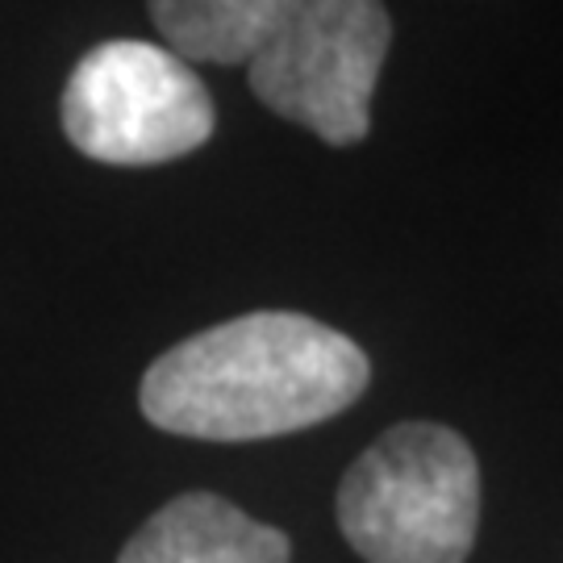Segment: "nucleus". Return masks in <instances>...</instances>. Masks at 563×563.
Segmentation results:
<instances>
[{
    "label": "nucleus",
    "instance_id": "nucleus-1",
    "mask_svg": "<svg viewBox=\"0 0 563 563\" xmlns=\"http://www.w3.org/2000/svg\"><path fill=\"white\" fill-rule=\"evenodd\" d=\"M367 355L305 313H246L163 351L142 376L146 422L209 443L276 439L355 405Z\"/></svg>",
    "mask_w": 563,
    "mask_h": 563
},
{
    "label": "nucleus",
    "instance_id": "nucleus-2",
    "mask_svg": "<svg viewBox=\"0 0 563 563\" xmlns=\"http://www.w3.org/2000/svg\"><path fill=\"white\" fill-rule=\"evenodd\" d=\"M339 526L367 563H463L481 526V467L455 430H384L339 484Z\"/></svg>",
    "mask_w": 563,
    "mask_h": 563
},
{
    "label": "nucleus",
    "instance_id": "nucleus-4",
    "mask_svg": "<svg viewBox=\"0 0 563 563\" xmlns=\"http://www.w3.org/2000/svg\"><path fill=\"white\" fill-rule=\"evenodd\" d=\"M63 130L88 159L151 167L213 134V101L197 71L155 42L92 46L63 88Z\"/></svg>",
    "mask_w": 563,
    "mask_h": 563
},
{
    "label": "nucleus",
    "instance_id": "nucleus-3",
    "mask_svg": "<svg viewBox=\"0 0 563 563\" xmlns=\"http://www.w3.org/2000/svg\"><path fill=\"white\" fill-rule=\"evenodd\" d=\"M388 42L393 21L376 0H276L246 63L251 92L330 146L363 142Z\"/></svg>",
    "mask_w": 563,
    "mask_h": 563
},
{
    "label": "nucleus",
    "instance_id": "nucleus-5",
    "mask_svg": "<svg viewBox=\"0 0 563 563\" xmlns=\"http://www.w3.org/2000/svg\"><path fill=\"white\" fill-rule=\"evenodd\" d=\"M118 563H292V547L284 530L218 493H184L142 526Z\"/></svg>",
    "mask_w": 563,
    "mask_h": 563
},
{
    "label": "nucleus",
    "instance_id": "nucleus-6",
    "mask_svg": "<svg viewBox=\"0 0 563 563\" xmlns=\"http://www.w3.org/2000/svg\"><path fill=\"white\" fill-rule=\"evenodd\" d=\"M276 0H159L151 4L155 30L176 59L251 63Z\"/></svg>",
    "mask_w": 563,
    "mask_h": 563
}]
</instances>
